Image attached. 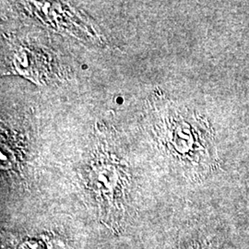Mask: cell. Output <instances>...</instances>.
<instances>
[{
	"instance_id": "6da1fadb",
	"label": "cell",
	"mask_w": 249,
	"mask_h": 249,
	"mask_svg": "<svg viewBox=\"0 0 249 249\" xmlns=\"http://www.w3.org/2000/svg\"><path fill=\"white\" fill-rule=\"evenodd\" d=\"M36 237H25L16 245V249H52L49 242Z\"/></svg>"
}]
</instances>
